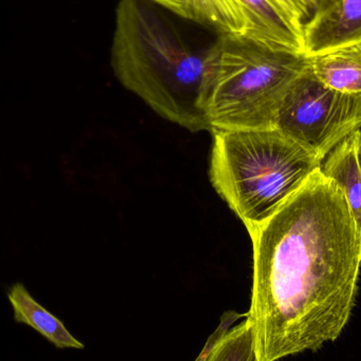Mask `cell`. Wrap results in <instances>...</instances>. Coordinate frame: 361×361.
Here are the masks:
<instances>
[{"instance_id": "obj_1", "label": "cell", "mask_w": 361, "mask_h": 361, "mask_svg": "<svg viewBox=\"0 0 361 361\" xmlns=\"http://www.w3.org/2000/svg\"><path fill=\"white\" fill-rule=\"evenodd\" d=\"M259 361L334 343L349 324L361 269V229L341 189L317 169L274 214L248 231Z\"/></svg>"}, {"instance_id": "obj_2", "label": "cell", "mask_w": 361, "mask_h": 361, "mask_svg": "<svg viewBox=\"0 0 361 361\" xmlns=\"http://www.w3.org/2000/svg\"><path fill=\"white\" fill-rule=\"evenodd\" d=\"M209 47L197 50L148 0H120L111 47L118 82L165 120L210 131L201 105Z\"/></svg>"}, {"instance_id": "obj_3", "label": "cell", "mask_w": 361, "mask_h": 361, "mask_svg": "<svg viewBox=\"0 0 361 361\" xmlns=\"http://www.w3.org/2000/svg\"><path fill=\"white\" fill-rule=\"evenodd\" d=\"M309 67L305 54L219 35L208 48L202 84L210 131L275 128L286 93Z\"/></svg>"}, {"instance_id": "obj_4", "label": "cell", "mask_w": 361, "mask_h": 361, "mask_svg": "<svg viewBox=\"0 0 361 361\" xmlns=\"http://www.w3.org/2000/svg\"><path fill=\"white\" fill-rule=\"evenodd\" d=\"M212 135L210 182L247 231L267 220L322 167V161L276 128Z\"/></svg>"}, {"instance_id": "obj_5", "label": "cell", "mask_w": 361, "mask_h": 361, "mask_svg": "<svg viewBox=\"0 0 361 361\" xmlns=\"http://www.w3.org/2000/svg\"><path fill=\"white\" fill-rule=\"evenodd\" d=\"M275 128L319 161L361 129V95L324 86L305 70L290 87L276 118Z\"/></svg>"}, {"instance_id": "obj_6", "label": "cell", "mask_w": 361, "mask_h": 361, "mask_svg": "<svg viewBox=\"0 0 361 361\" xmlns=\"http://www.w3.org/2000/svg\"><path fill=\"white\" fill-rule=\"evenodd\" d=\"M361 42V0H315L303 27V52L309 59Z\"/></svg>"}, {"instance_id": "obj_7", "label": "cell", "mask_w": 361, "mask_h": 361, "mask_svg": "<svg viewBox=\"0 0 361 361\" xmlns=\"http://www.w3.org/2000/svg\"><path fill=\"white\" fill-rule=\"evenodd\" d=\"M235 1L247 23L245 37L276 50L305 54L302 37L273 0Z\"/></svg>"}, {"instance_id": "obj_8", "label": "cell", "mask_w": 361, "mask_h": 361, "mask_svg": "<svg viewBox=\"0 0 361 361\" xmlns=\"http://www.w3.org/2000/svg\"><path fill=\"white\" fill-rule=\"evenodd\" d=\"M218 35L245 36L247 23L235 0H148Z\"/></svg>"}, {"instance_id": "obj_9", "label": "cell", "mask_w": 361, "mask_h": 361, "mask_svg": "<svg viewBox=\"0 0 361 361\" xmlns=\"http://www.w3.org/2000/svg\"><path fill=\"white\" fill-rule=\"evenodd\" d=\"M320 171L341 189L361 229V130L338 144L322 161Z\"/></svg>"}, {"instance_id": "obj_10", "label": "cell", "mask_w": 361, "mask_h": 361, "mask_svg": "<svg viewBox=\"0 0 361 361\" xmlns=\"http://www.w3.org/2000/svg\"><path fill=\"white\" fill-rule=\"evenodd\" d=\"M15 322L27 324L59 349L82 350L85 345L66 328L65 324L40 305L23 283H15L8 292Z\"/></svg>"}, {"instance_id": "obj_11", "label": "cell", "mask_w": 361, "mask_h": 361, "mask_svg": "<svg viewBox=\"0 0 361 361\" xmlns=\"http://www.w3.org/2000/svg\"><path fill=\"white\" fill-rule=\"evenodd\" d=\"M310 68L328 88L361 95V42L311 57Z\"/></svg>"}, {"instance_id": "obj_12", "label": "cell", "mask_w": 361, "mask_h": 361, "mask_svg": "<svg viewBox=\"0 0 361 361\" xmlns=\"http://www.w3.org/2000/svg\"><path fill=\"white\" fill-rule=\"evenodd\" d=\"M203 361H259L246 317L214 343Z\"/></svg>"}, {"instance_id": "obj_13", "label": "cell", "mask_w": 361, "mask_h": 361, "mask_svg": "<svg viewBox=\"0 0 361 361\" xmlns=\"http://www.w3.org/2000/svg\"><path fill=\"white\" fill-rule=\"evenodd\" d=\"M303 39V27L312 16V0H273Z\"/></svg>"}, {"instance_id": "obj_14", "label": "cell", "mask_w": 361, "mask_h": 361, "mask_svg": "<svg viewBox=\"0 0 361 361\" xmlns=\"http://www.w3.org/2000/svg\"><path fill=\"white\" fill-rule=\"evenodd\" d=\"M245 314H239L235 313V312H226V313L223 314L222 317H221L220 324H219L218 328L216 329L214 333L208 337L207 341H206L205 345H204L203 350H202L201 353L197 356V360L195 361H203L204 358L207 355L209 350L214 347V343L231 328L233 324H235L237 320L241 319V318H245Z\"/></svg>"}, {"instance_id": "obj_15", "label": "cell", "mask_w": 361, "mask_h": 361, "mask_svg": "<svg viewBox=\"0 0 361 361\" xmlns=\"http://www.w3.org/2000/svg\"><path fill=\"white\" fill-rule=\"evenodd\" d=\"M312 2H313L314 6H315V0H312Z\"/></svg>"}]
</instances>
